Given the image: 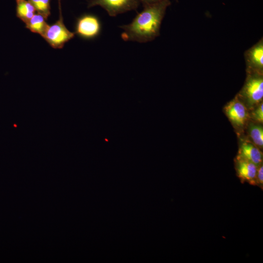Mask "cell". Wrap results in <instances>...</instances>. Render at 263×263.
<instances>
[{
    "mask_svg": "<svg viewBox=\"0 0 263 263\" xmlns=\"http://www.w3.org/2000/svg\"><path fill=\"white\" fill-rule=\"evenodd\" d=\"M169 4V0H164L144 6L130 23L120 26L122 39L139 43L153 39L159 34L162 20Z\"/></svg>",
    "mask_w": 263,
    "mask_h": 263,
    "instance_id": "6da1fadb",
    "label": "cell"
},
{
    "mask_svg": "<svg viewBox=\"0 0 263 263\" xmlns=\"http://www.w3.org/2000/svg\"><path fill=\"white\" fill-rule=\"evenodd\" d=\"M59 16L53 24L48 25L41 37L54 49H61L75 36L74 32L69 31L63 22L60 0H58Z\"/></svg>",
    "mask_w": 263,
    "mask_h": 263,
    "instance_id": "7a4b0ae2",
    "label": "cell"
},
{
    "mask_svg": "<svg viewBox=\"0 0 263 263\" xmlns=\"http://www.w3.org/2000/svg\"><path fill=\"white\" fill-rule=\"evenodd\" d=\"M74 30L75 34L82 39H94L97 38L101 32V22L94 15L84 14L76 19Z\"/></svg>",
    "mask_w": 263,
    "mask_h": 263,
    "instance_id": "3957f363",
    "label": "cell"
},
{
    "mask_svg": "<svg viewBox=\"0 0 263 263\" xmlns=\"http://www.w3.org/2000/svg\"><path fill=\"white\" fill-rule=\"evenodd\" d=\"M138 0H89L88 7L99 6L111 17L136 10L139 4Z\"/></svg>",
    "mask_w": 263,
    "mask_h": 263,
    "instance_id": "277c9868",
    "label": "cell"
},
{
    "mask_svg": "<svg viewBox=\"0 0 263 263\" xmlns=\"http://www.w3.org/2000/svg\"><path fill=\"white\" fill-rule=\"evenodd\" d=\"M243 93L248 105L253 106L260 103L263 98V78L258 76L250 77L247 81Z\"/></svg>",
    "mask_w": 263,
    "mask_h": 263,
    "instance_id": "5b68a950",
    "label": "cell"
},
{
    "mask_svg": "<svg viewBox=\"0 0 263 263\" xmlns=\"http://www.w3.org/2000/svg\"><path fill=\"white\" fill-rule=\"evenodd\" d=\"M225 110L227 116L235 126L242 127L245 125L248 117V112L244 105L238 99L228 103Z\"/></svg>",
    "mask_w": 263,
    "mask_h": 263,
    "instance_id": "8992f818",
    "label": "cell"
},
{
    "mask_svg": "<svg viewBox=\"0 0 263 263\" xmlns=\"http://www.w3.org/2000/svg\"><path fill=\"white\" fill-rule=\"evenodd\" d=\"M237 175L242 183L247 182L256 185V173L258 167L254 163L237 156L235 160Z\"/></svg>",
    "mask_w": 263,
    "mask_h": 263,
    "instance_id": "52a82bcc",
    "label": "cell"
},
{
    "mask_svg": "<svg viewBox=\"0 0 263 263\" xmlns=\"http://www.w3.org/2000/svg\"><path fill=\"white\" fill-rule=\"evenodd\" d=\"M237 156L254 163L257 167L263 163L262 152L257 146L249 141H244L241 143Z\"/></svg>",
    "mask_w": 263,
    "mask_h": 263,
    "instance_id": "ba28073f",
    "label": "cell"
},
{
    "mask_svg": "<svg viewBox=\"0 0 263 263\" xmlns=\"http://www.w3.org/2000/svg\"><path fill=\"white\" fill-rule=\"evenodd\" d=\"M46 20L43 16L37 13L25 23V27L32 32L42 36L48 26Z\"/></svg>",
    "mask_w": 263,
    "mask_h": 263,
    "instance_id": "9c48e42d",
    "label": "cell"
},
{
    "mask_svg": "<svg viewBox=\"0 0 263 263\" xmlns=\"http://www.w3.org/2000/svg\"><path fill=\"white\" fill-rule=\"evenodd\" d=\"M16 15L18 18L26 23L36 14V10L28 0H16Z\"/></svg>",
    "mask_w": 263,
    "mask_h": 263,
    "instance_id": "30bf717a",
    "label": "cell"
},
{
    "mask_svg": "<svg viewBox=\"0 0 263 263\" xmlns=\"http://www.w3.org/2000/svg\"><path fill=\"white\" fill-rule=\"evenodd\" d=\"M34 7L38 13L46 19L51 14V0H28Z\"/></svg>",
    "mask_w": 263,
    "mask_h": 263,
    "instance_id": "8fae6325",
    "label": "cell"
},
{
    "mask_svg": "<svg viewBox=\"0 0 263 263\" xmlns=\"http://www.w3.org/2000/svg\"><path fill=\"white\" fill-rule=\"evenodd\" d=\"M249 135L254 144L258 148L263 146V128L261 125L252 124L249 130Z\"/></svg>",
    "mask_w": 263,
    "mask_h": 263,
    "instance_id": "7c38bea8",
    "label": "cell"
},
{
    "mask_svg": "<svg viewBox=\"0 0 263 263\" xmlns=\"http://www.w3.org/2000/svg\"><path fill=\"white\" fill-rule=\"evenodd\" d=\"M250 59L252 64L256 67L261 68L263 66V46L259 44L250 52Z\"/></svg>",
    "mask_w": 263,
    "mask_h": 263,
    "instance_id": "4fadbf2b",
    "label": "cell"
},
{
    "mask_svg": "<svg viewBox=\"0 0 263 263\" xmlns=\"http://www.w3.org/2000/svg\"><path fill=\"white\" fill-rule=\"evenodd\" d=\"M252 117L257 122L263 123V104H260L252 113Z\"/></svg>",
    "mask_w": 263,
    "mask_h": 263,
    "instance_id": "5bb4252c",
    "label": "cell"
},
{
    "mask_svg": "<svg viewBox=\"0 0 263 263\" xmlns=\"http://www.w3.org/2000/svg\"><path fill=\"white\" fill-rule=\"evenodd\" d=\"M256 185L263 189V166L261 164L258 167L256 173Z\"/></svg>",
    "mask_w": 263,
    "mask_h": 263,
    "instance_id": "9a60e30c",
    "label": "cell"
},
{
    "mask_svg": "<svg viewBox=\"0 0 263 263\" xmlns=\"http://www.w3.org/2000/svg\"><path fill=\"white\" fill-rule=\"evenodd\" d=\"M138 0L140 2V3H141L143 4L144 6L147 5L154 3H156L160 1H162L164 0Z\"/></svg>",
    "mask_w": 263,
    "mask_h": 263,
    "instance_id": "2e32d148",
    "label": "cell"
}]
</instances>
